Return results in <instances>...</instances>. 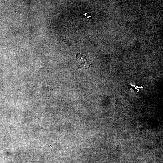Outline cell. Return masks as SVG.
<instances>
[{
	"instance_id": "1",
	"label": "cell",
	"mask_w": 163,
	"mask_h": 163,
	"mask_svg": "<svg viewBox=\"0 0 163 163\" xmlns=\"http://www.w3.org/2000/svg\"><path fill=\"white\" fill-rule=\"evenodd\" d=\"M76 58L78 64L82 67H88L91 66V61L87 55L79 53L76 55Z\"/></svg>"
}]
</instances>
